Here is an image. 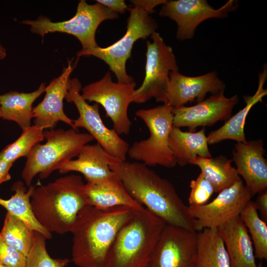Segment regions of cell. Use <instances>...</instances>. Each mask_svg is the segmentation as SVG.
Masks as SVG:
<instances>
[{
    "label": "cell",
    "mask_w": 267,
    "mask_h": 267,
    "mask_svg": "<svg viewBox=\"0 0 267 267\" xmlns=\"http://www.w3.org/2000/svg\"><path fill=\"white\" fill-rule=\"evenodd\" d=\"M110 168L130 195L166 224L195 231L188 206L169 180L139 162L119 161Z\"/></svg>",
    "instance_id": "1"
},
{
    "label": "cell",
    "mask_w": 267,
    "mask_h": 267,
    "mask_svg": "<svg viewBox=\"0 0 267 267\" xmlns=\"http://www.w3.org/2000/svg\"><path fill=\"white\" fill-rule=\"evenodd\" d=\"M128 206L100 209L86 205L71 228L72 259L78 267H104L108 251L121 228L134 215Z\"/></svg>",
    "instance_id": "2"
},
{
    "label": "cell",
    "mask_w": 267,
    "mask_h": 267,
    "mask_svg": "<svg viewBox=\"0 0 267 267\" xmlns=\"http://www.w3.org/2000/svg\"><path fill=\"white\" fill-rule=\"evenodd\" d=\"M81 176L71 174L46 184L35 185L31 204L39 223L49 232H70L80 211L88 205Z\"/></svg>",
    "instance_id": "3"
},
{
    "label": "cell",
    "mask_w": 267,
    "mask_h": 267,
    "mask_svg": "<svg viewBox=\"0 0 267 267\" xmlns=\"http://www.w3.org/2000/svg\"><path fill=\"white\" fill-rule=\"evenodd\" d=\"M165 225L144 207L136 211L118 232L104 267H148Z\"/></svg>",
    "instance_id": "4"
},
{
    "label": "cell",
    "mask_w": 267,
    "mask_h": 267,
    "mask_svg": "<svg viewBox=\"0 0 267 267\" xmlns=\"http://www.w3.org/2000/svg\"><path fill=\"white\" fill-rule=\"evenodd\" d=\"M44 134L46 142L33 147L21 173L22 179L29 186L36 175L39 174L42 179L47 178L94 140L89 133H80L73 128L52 129L44 132Z\"/></svg>",
    "instance_id": "5"
},
{
    "label": "cell",
    "mask_w": 267,
    "mask_h": 267,
    "mask_svg": "<svg viewBox=\"0 0 267 267\" xmlns=\"http://www.w3.org/2000/svg\"><path fill=\"white\" fill-rule=\"evenodd\" d=\"M173 108L166 104L150 109H141L135 115L150 132L148 138L134 142L128 155L148 166L160 165L173 168L177 164L169 142L173 127Z\"/></svg>",
    "instance_id": "6"
},
{
    "label": "cell",
    "mask_w": 267,
    "mask_h": 267,
    "mask_svg": "<svg viewBox=\"0 0 267 267\" xmlns=\"http://www.w3.org/2000/svg\"><path fill=\"white\" fill-rule=\"evenodd\" d=\"M130 16L127 21V31L124 36L113 44L106 47L99 46L88 50H80L77 53L79 57L93 56L104 61L115 74L118 82H135L126 72V64L130 58L134 43L139 39H145L156 32L158 26L150 15L151 13L141 6L128 7Z\"/></svg>",
    "instance_id": "7"
},
{
    "label": "cell",
    "mask_w": 267,
    "mask_h": 267,
    "mask_svg": "<svg viewBox=\"0 0 267 267\" xmlns=\"http://www.w3.org/2000/svg\"><path fill=\"white\" fill-rule=\"evenodd\" d=\"M119 17L103 5L96 2L88 4L80 0L77 11L71 19L60 22H52L49 18L41 15L36 20H25L22 23L30 26L31 33L41 36L42 39L48 33L61 32L75 36L81 43V50H88L98 46L95 33L99 25L104 21Z\"/></svg>",
    "instance_id": "8"
},
{
    "label": "cell",
    "mask_w": 267,
    "mask_h": 267,
    "mask_svg": "<svg viewBox=\"0 0 267 267\" xmlns=\"http://www.w3.org/2000/svg\"><path fill=\"white\" fill-rule=\"evenodd\" d=\"M147 41L145 77L141 85L135 89L132 102L143 103L151 98L165 104L169 81V74L178 71L176 56L172 47L167 45L159 33Z\"/></svg>",
    "instance_id": "9"
},
{
    "label": "cell",
    "mask_w": 267,
    "mask_h": 267,
    "mask_svg": "<svg viewBox=\"0 0 267 267\" xmlns=\"http://www.w3.org/2000/svg\"><path fill=\"white\" fill-rule=\"evenodd\" d=\"M82 89L77 78L70 79L65 97L75 104L79 112L78 118L74 120L76 130L85 129L108 153L120 161H126L129 144L113 129L106 127L100 117L98 104L89 105L81 94Z\"/></svg>",
    "instance_id": "10"
},
{
    "label": "cell",
    "mask_w": 267,
    "mask_h": 267,
    "mask_svg": "<svg viewBox=\"0 0 267 267\" xmlns=\"http://www.w3.org/2000/svg\"><path fill=\"white\" fill-rule=\"evenodd\" d=\"M135 86V82H113L111 73L107 72L100 80L83 87L81 94L86 101L102 106L113 123V129L119 135H127L132 126L128 110Z\"/></svg>",
    "instance_id": "11"
},
{
    "label": "cell",
    "mask_w": 267,
    "mask_h": 267,
    "mask_svg": "<svg viewBox=\"0 0 267 267\" xmlns=\"http://www.w3.org/2000/svg\"><path fill=\"white\" fill-rule=\"evenodd\" d=\"M252 196L240 179L220 192L211 202L201 205H189L190 216L195 220L196 232L204 228H218L239 216Z\"/></svg>",
    "instance_id": "12"
},
{
    "label": "cell",
    "mask_w": 267,
    "mask_h": 267,
    "mask_svg": "<svg viewBox=\"0 0 267 267\" xmlns=\"http://www.w3.org/2000/svg\"><path fill=\"white\" fill-rule=\"evenodd\" d=\"M238 7L236 2L229 0L218 9L206 0H167L159 15L175 21L177 24V38L180 41L192 39L197 26L210 18H224Z\"/></svg>",
    "instance_id": "13"
},
{
    "label": "cell",
    "mask_w": 267,
    "mask_h": 267,
    "mask_svg": "<svg viewBox=\"0 0 267 267\" xmlns=\"http://www.w3.org/2000/svg\"><path fill=\"white\" fill-rule=\"evenodd\" d=\"M197 232L165 224L148 267H195Z\"/></svg>",
    "instance_id": "14"
},
{
    "label": "cell",
    "mask_w": 267,
    "mask_h": 267,
    "mask_svg": "<svg viewBox=\"0 0 267 267\" xmlns=\"http://www.w3.org/2000/svg\"><path fill=\"white\" fill-rule=\"evenodd\" d=\"M238 102L237 94L227 97L222 91L193 106L173 108V126L187 127L192 132L199 127L211 126L220 121H226Z\"/></svg>",
    "instance_id": "15"
},
{
    "label": "cell",
    "mask_w": 267,
    "mask_h": 267,
    "mask_svg": "<svg viewBox=\"0 0 267 267\" xmlns=\"http://www.w3.org/2000/svg\"><path fill=\"white\" fill-rule=\"evenodd\" d=\"M225 85L215 72L190 77L172 71L169 74L165 104L173 108L184 106L188 102H200L208 93L212 95L224 91Z\"/></svg>",
    "instance_id": "16"
},
{
    "label": "cell",
    "mask_w": 267,
    "mask_h": 267,
    "mask_svg": "<svg viewBox=\"0 0 267 267\" xmlns=\"http://www.w3.org/2000/svg\"><path fill=\"white\" fill-rule=\"evenodd\" d=\"M73 70L72 61H69L61 74L46 86L44 98L33 108L34 125L43 130L52 129L61 121L76 130L74 120L68 117L63 110V100Z\"/></svg>",
    "instance_id": "17"
},
{
    "label": "cell",
    "mask_w": 267,
    "mask_h": 267,
    "mask_svg": "<svg viewBox=\"0 0 267 267\" xmlns=\"http://www.w3.org/2000/svg\"><path fill=\"white\" fill-rule=\"evenodd\" d=\"M261 139L237 142L232 151L236 171L252 197L267 189V161Z\"/></svg>",
    "instance_id": "18"
},
{
    "label": "cell",
    "mask_w": 267,
    "mask_h": 267,
    "mask_svg": "<svg viewBox=\"0 0 267 267\" xmlns=\"http://www.w3.org/2000/svg\"><path fill=\"white\" fill-rule=\"evenodd\" d=\"M58 170L64 174L71 172L82 174L88 183H98L110 178L115 173L110 166L119 162L116 158L108 153L98 143L84 145L77 156Z\"/></svg>",
    "instance_id": "19"
},
{
    "label": "cell",
    "mask_w": 267,
    "mask_h": 267,
    "mask_svg": "<svg viewBox=\"0 0 267 267\" xmlns=\"http://www.w3.org/2000/svg\"><path fill=\"white\" fill-rule=\"evenodd\" d=\"M218 229L232 267H257L250 235L239 216Z\"/></svg>",
    "instance_id": "20"
},
{
    "label": "cell",
    "mask_w": 267,
    "mask_h": 267,
    "mask_svg": "<svg viewBox=\"0 0 267 267\" xmlns=\"http://www.w3.org/2000/svg\"><path fill=\"white\" fill-rule=\"evenodd\" d=\"M267 79V66L265 64L263 72L259 75L258 86L255 94L252 96H244L245 106L230 117L221 128L210 133L207 136L208 144L218 143L226 139L233 140L237 142H247L244 133L246 119L252 107L256 103L262 102L263 98L267 94V89L264 88Z\"/></svg>",
    "instance_id": "21"
},
{
    "label": "cell",
    "mask_w": 267,
    "mask_h": 267,
    "mask_svg": "<svg viewBox=\"0 0 267 267\" xmlns=\"http://www.w3.org/2000/svg\"><path fill=\"white\" fill-rule=\"evenodd\" d=\"M88 205L100 209L128 206L135 211L144 207L135 200L115 174L102 181L85 184Z\"/></svg>",
    "instance_id": "22"
},
{
    "label": "cell",
    "mask_w": 267,
    "mask_h": 267,
    "mask_svg": "<svg viewBox=\"0 0 267 267\" xmlns=\"http://www.w3.org/2000/svg\"><path fill=\"white\" fill-rule=\"evenodd\" d=\"M46 86L43 83L31 92L10 91L0 95L1 117L15 122L22 130L29 128L33 118V104L45 91Z\"/></svg>",
    "instance_id": "23"
},
{
    "label": "cell",
    "mask_w": 267,
    "mask_h": 267,
    "mask_svg": "<svg viewBox=\"0 0 267 267\" xmlns=\"http://www.w3.org/2000/svg\"><path fill=\"white\" fill-rule=\"evenodd\" d=\"M169 145L177 164L184 166L197 156L210 158L204 127L197 132H183L173 126L169 137Z\"/></svg>",
    "instance_id": "24"
},
{
    "label": "cell",
    "mask_w": 267,
    "mask_h": 267,
    "mask_svg": "<svg viewBox=\"0 0 267 267\" xmlns=\"http://www.w3.org/2000/svg\"><path fill=\"white\" fill-rule=\"evenodd\" d=\"M195 267H232L218 228H204L197 232Z\"/></svg>",
    "instance_id": "25"
},
{
    "label": "cell",
    "mask_w": 267,
    "mask_h": 267,
    "mask_svg": "<svg viewBox=\"0 0 267 267\" xmlns=\"http://www.w3.org/2000/svg\"><path fill=\"white\" fill-rule=\"evenodd\" d=\"M232 160L221 155L212 158L197 156L189 164L198 166L201 173L214 188L220 192L241 179L236 168L231 166Z\"/></svg>",
    "instance_id": "26"
},
{
    "label": "cell",
    "mask_w": 267,
    "mask_h": 267,
    "mask_svg": "<svg viewBox=\"0 0 267 267\" xmlns=\"http://www.w3.org/2000/svg\"><path fill=\"white\" fill-rule=\"evenodd\" d=\"M35 187L30 185L27 189L21 181L14 182L11 188L14 194L9 199L0 198V205L7 212L23 222L30 228L43 235L47 239L52 237V234L45 230L36 220L33 213L31 197Z\"/></svg>",
    "instance_id": "27"
},
{
    "label": "cell",
    "mask_w": 267,
    "mask_h": 267,
    "mask_svg": "<svg viewBox=\"0 0 267 267\" xmlns=\"http://www.w3.org/2000/svg\"><path fill=\"white\" fill-rule=\"evenodd\" d=\"M255 202L250 201L241 212L239 217L253 243L255 258L267 260V225L260 218Z\"/></svg>",
    "instance_id": "28"
},
{
    "label": "cell",
    "mask_w": 267,
    "mask_h": 267,
    "mask_svg": "<svg viewBox=\"0 0 267 267\" xmlns=\"http://www.w3.org/2000/svg\"><path fill=\"white\" fill-rule=\"evenodd\" d=\"M34 232L23 222L7 212L0 234L7 244L27 257Z\"/></svg>",
    "instance_id": "29"
},
{
    "label": "cell",
    "mask_w": 267,
    "mask_h": 267,
    "mask_svg": "<svg viewBox=\"0 0 267 267\" xmlns=\"http://www.w3.org/2000/svg\"><path fill=\"white\" fill-rule=\"evenodd\" d=\"M44 139V130L35 125L22 130L20 136L0 152V160L14 163L29 155L33 147Z\"/></svg>",
    "instance_id": "30"
},
{
    "label": "cell",
    "mask_w": 267,
    "mask_h": 267,
    "mask_svg": "<svg viewBox=\"0 0 267 267\" xmlns=\"http://www.w3.org/2000/svg\"><path fill=\"white\" fill-rule=\"evenodd\" d=\"M46 239L41 233L34 231L25 267H66L71 261L68 258H52L46 249Z\"/></svg>",
    "instance_id": "31"
},
{
    "label": "cell",
    "mask_w": 267,
    "mask_h": 267,
    "mask_svg": "<svg viewBox=\"0 0 267 267\" xmlns=\"http://www.w3.org/2000/svg\"><path fill=\"white\" fill-rule=\"evenodd\" d=\"M191 191L188 197L189 205L205 204L215 192L211 183L200 173L195 179L190 183Z\"/></svg>",
    "instance_id": "32"
},
{
    "label": "cell",
    "mask_w": 267,
    "mask_h": 267,
    "mask_svg": "<svg viewBox=\"0 0 267 267\" xmlns=\"http://www.w3.org/2000/svg\"><path fill=\"white\" fill-rule=\"evenodd\" d=\"M0 263L6 267H25L26 256L7 244L0 234Z\"/></svg>",
    "instance_id": "33"
},
{
    "label": "cell",
    "mask_w": 267,
    "mask_h": 267,
    "mask_svg": "<svg viewBox=\"0 0 267 267\" xmlns=\"http://www.w3.org/2000/svg\"><path fill=\"white\" fill-rule=\"evenodd\" d=\"M96 1L118 14L125 12L128 8L124 0H96Z\"/></svg>",
    "instance_id": "34"
},
{
    "label": "cell",
    "mask_w": 267,
    "mask_h": 267,
    "mask_svg": "<svg viewBox=\"0 0 267 267\" xmlns=\"http://www.w3.org/2000/svg\"><path fill=\"white\" fill-rule=\"evenodd\" d=\"M255 202L257 210H259L264 221L267 222V189L258 194Z\"/></svg>",
    "instance_id": "35"
},
{
    "label": "cell",
    "mask_w": 267,
    "mask_h": 267,
    "mask_svg": "<svg viewBox=\"0 0 267 267\" xmlns=\"http://www.w3.org/2000/svg\"><path fill=\"white\" fill-rule=\"evenodd\" d=\"M131 1L133 6H141L152 13L156 6L164 4L167 0H133Z\"/></svg>",
    "instance_id": "36"
},
{
    "label": "cell",
    "mask_w": 267,
    "mask_h": 267,
    "mask_svg": "<svg viewBox=\"0 0 267 267\" xmlns=\"http://www.w3.org/2000/svg\"><path fill=\"white\" fill-rule=\"evenodd\" d=\"M13 163L0 160V184L11 179L9 170Z\"/></svg>",
    "instance_id": "37"
},
{
    "label": "cell",
    "mask_w": 267,
    "mask_h": 267,
    "mask_svg": "<svg viewBox=\"0 0 267 267\" xmlns=\"http://www.w3.org/2000/svg\"><path fill=\"white\" fill-rule=\"evenodd\" d=\"M6 56V49L0 44V60L4 59Z\"/></svg>",
    "instance_id": "38"
},
{
    "label": "cell",
    "mask_w": 267,
    "mask_h": 267,
    "mask_svg": "<svg viewBox=\"0 0 267 267\" xmlns=\"http://www.w3.org/2000/svg\"><path fill=\"white\" fill-rule=\"evenodd\" d=\"M257 267H263L262 262H260L258 265H257Z\"/></svg>",
    "instance_id": "39"
},
{
    "label": "cell",
    "mask_w": 267,
    "mask_h": 267,
    "mask_svg": "<svg viewBox=\"0 0 267 267\" xmlns=\"http://www.w3.org/2000/svg\"><path fill=\"white\" fill-rule=\"evenodd\" d=\"M0 267H6L5 266L2 265L1 263H0Z\"/></svg>",
    "instance_id": "40"
},
{
    "label": "cell",
    "mask_w": 267,
    "mask_h": 267,
    "mask_svg": "<svg viewBox=\"0 0 267 267\" xmlns=\"http://www.w3.org/2000/svg\"><path fill=\"white\" fill-rule=\"evenodd\" d=\"M0 117H1V111H0Z\"/></svg>",
    "instance_id": "41"
}]
</instances>
